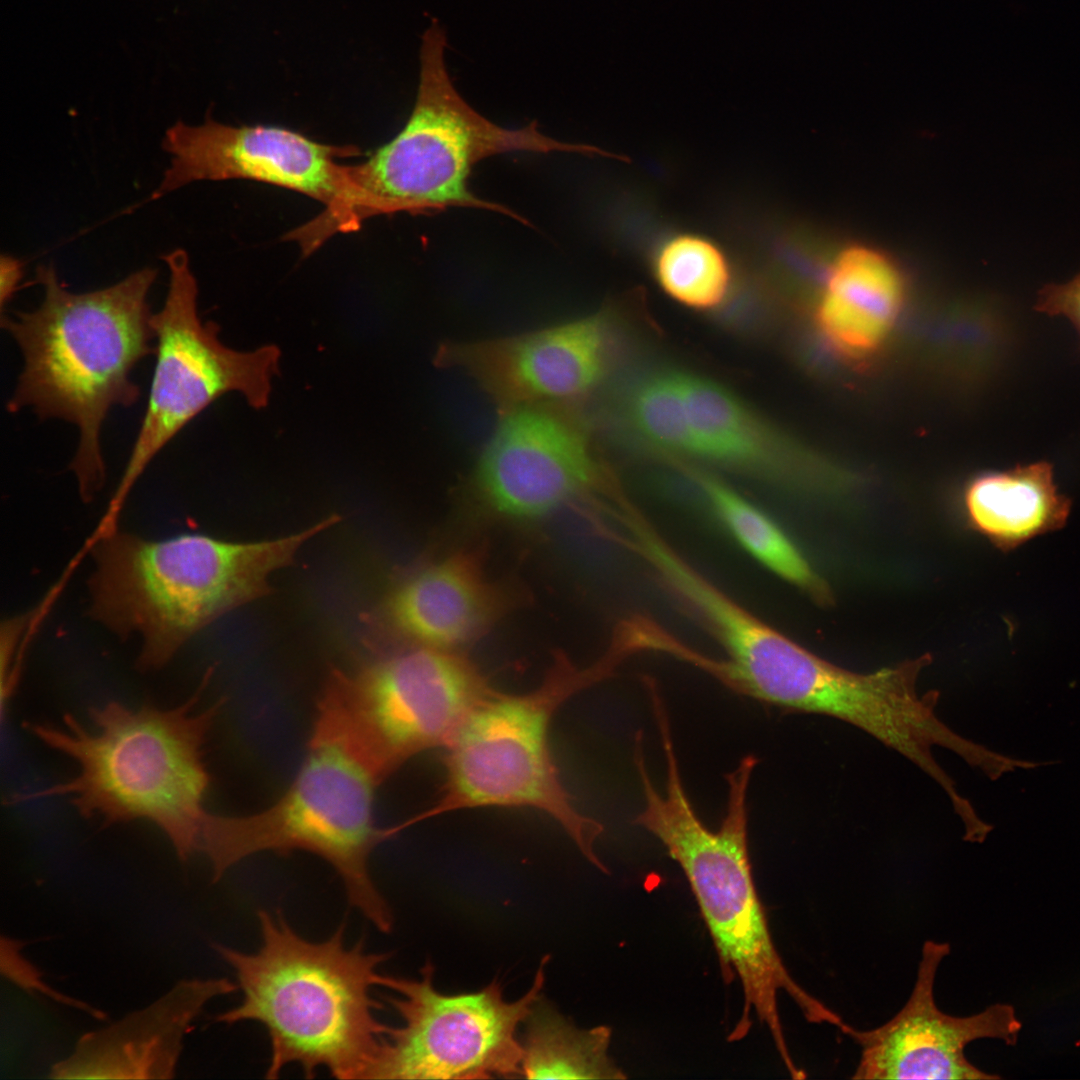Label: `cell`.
Returning <instances> with one entry per match:
<instances>
[{
    "label": "cell",
    "instance_id": "obj_12",
    "mask_svg": "<svg viewBox=\"0 0 1080 1080\" xmlns=\"http://www.w3.org/2000/svg\"><path fill=\"white\" fill-rule=\"evenodd\" d=\"M611 485L574 403L500 414L470 484L488 508L517 520L546 517Z\"/></svg>",
    "mask_w": 1080,
    "mask_h": 1080
},
{
    "label": "cell",
    "instance_id": "obj_1",
    "mask_svg": "<svg viewBox=\"0 0 1080 1080\" xmlns=\"http://www.w3.org/2000/svg\"><path fill=\"white\" fill-rule=\"evenodd\" d=\"M157 272L145 267L111 286L74 293L53 265H41L35 278L44 292L41 304L1 314V327L23 357L6 409L31 408L41 420L61 419L77 427L79 441L69 467L84 501L106 479L102 425L112 407H130L139 400L141 389L131 373L156 352L148 294Z\"/></svg>",
    "mask_w": 1080,
    "mask_h": 1080
},
{
    "label": "cell",
    "instance_id": "obj_9",
    "mask_svg": "<svg viewBox=\"0 0 1080 1080\" xmlns=\"http://www.w3.org/2000/svg\"><path fill=\"white\" fill-rule=\"evenodd\" d=\"M492 690L451 650L409 645L332 671L311 735L340 746L381 785L414 757L444 749Z\"/></svg>",
    "mask_w": 1080,
    "mask_h": 1080
},
{
    "label": "cell",
    "instance_id": "obj_20",
    "mask_svg": "<svg viewBox=\"0 0 1080 1080\" xmlns=\"http://www.w3.org/2000/svg\"><path fill=\"white\" fill-rule=\"evenodd\" d=\"M682 380L693 455L759 471L784 466L786 444L734 394L703 377Z\"/></svg>",
    "mask_w": 1080,
    "mask_h": 1080
},
{
    "label": "cell",
    "instance_id": "obj_2",
    "mask_svg": "<svg viewBox=\"0 0 1080 1080\" xmlns=\"http://www.w3.org/2000/svg\"><path fill=\"white\" fill-rule=\"evenodd\" d=\"M664 756V795L654 786L646 763L636 765L644 805L634 823L653 834L681 867L713 940L723 977L727 982L737 978L741 985L743 1012L728 1040L745 1037L754 1014L769 1030L790 1076L798 1078L803 1070L788 1049L778 1009L779 993L785 992L809 1023H825L839 1030L846 1023L793 979L773 942L748 851L747 790L758 759L745 756L726 776V812L721 826L712 831L689 801L675 750L666 749Z\"/></svg>",
    "mask_w": 1080,
    "mask_h": 1080
},
{
    "label": "cell",
    "instance_id": "obj_11",
    "mask_svg": "<svg viewBox=\"0 0 1080 1080\" xmlns=\"http://www.w3.org/2000/svg\"><path fill=\"white\" fill-rule=\"evenodd\" d=\"M544 959L531 988L518 1000L503 997L494 980L480 991L446 995L427 962L420 978L383 975L381 987L401 1024L390 1027L368 1079H488L522 1076L519 1025L528 1019L545 981Z\"/></svg>",
    "mask_w": 1080,
    "mask_h": 1080
},
{
    "label": "cell",
    "instance_id": "obj_10",
    "mask_svg": "<svg viewBox=\"0 0 1080 1080\" xmlns=\"http://www.w3.org/2000/svg\"><path fill=\"white\" fill-rule=\"evenodd\" d=\"M162 259L169 285L162 308L151 318L156 362L146 411L123 474L95 528L99 535L118 529L139 477L182 428L227 393H238L250 406L264 408L279 374L281 353L276 346L229 348L220 341L217 324L201 320L198 285L185 250L175 249Z\"/></svg>",
    "mask_w": 1080,
    "mask_h": 1080
},
{
    "label": "cell",
    "instance_id": "obj_3",
    "mask_svg": "<svg viewBox=\"0 0 1080 1080\" xmlns=\"http://www.w3.org/2000/svg\"><path fill=\"white\" fill-rule=\"evenodd\" d=\"M200 689L172 708H131L110 701L90 711V725L66 714L60 725L25 728L77 766L74 776L10 802L64 797L104 824L145 820L158 827L186 862L199 852L209 811L211 775L205 745L219 704L200 709Z\"/></svg>",
    "mask_w": 1080,
    "mask_h": 1080
},
{
    "label": "cell",
    "instance_id": "obj_26",
    "mask_svg": "<svg viewBox=\"0 0 1080 1080\" xmlns=\"http://www.w3.org/2000/svg\"><path fill=\"white\" fill-rule=\"evenodd\" d=\"M1 941L2 946L6 948V951L2 948V952L7 955V965L17 968V970L15 968L9 967L2 968L6 969L7 977H9L11 980L19 976H26L25 979L23 978L17 981L18 985L27 989H36L42 994L47 995L58 1002L83 1010L97 1019L103 1020L106 1018L105 1014L101 1010L95 1009L84 1002L70 998L61 993H56L57 991H54L50 987L44 985V983L41 981V976H39L40 973L36 969V967H34L30 962H28L27 959L19 955L18 952L23 947L22 942L9 937L6 938L4 936H2Z\"/></svg>",
    "mask_w": 1080,
    "mask_h": 1080
},
{
    "label": "cell",
    "instance_id": "obj_8",
    "mask_svg": "<svg viewBox=\"0 0 1080 1080\" xmlns=\"http://www.w3.org/2000/svg\"><path fill=\"white\" fill-rule=\"evenodd\" d=\"M378 786L340 746L311 736L292 781L270 806L248 815L209 813L199 852L207 857L214 881L254 854L312 853L338 873L350 904L378 930L389 932L392 912L369 870L373 850L393 836L390 827L376 823Z\"/></svg>",
    "mask_w": 1080,
    "mask_h": 1080
},
{
    "label": "cell",
    "instance_id": "obj_23",
    "mask_svg": "<svg viewBox=\"0 0 1080 1080\" xmlns=\"http://www.w3.org/2000/svg\"><path fill=\"white\" fill-rule=\"evenodd\" d=\"M696 480L714 513L747 552L817 600H830L826 583L769 517L717 479L701 474Z\"/></svg>",
    "mask_w": 1080,
    "mask_h": 1080
},
{
    "label": "cell",
    "instance_id": "obj_21",
    "mask_svg": "<svg viewBox=\"0 0 1080 1080\" xmlns=\"http://www.w3.org/2000/svg\"><path fill=\"white\" fill-rule=\"evenodd\" d=\"M522 1043V1076L529 1079H623L609 1056L607 1026L579 1029L556 1010L535 1004Z\"/></svg>",
    "mask_w": 1080,
    "mask_h": 1080
},
{
    "label": "cell",
    "instance_id": "obj_28",
    "mask_svg": "<svg viewBox=\"0 0 1080 1080\" xmlns=\"http://www.w3.org/2000/svg\"><path fill=\"white\" fill-rule=\"evenodd\" d=\"M23 263L11 255L0 257V306L1 313L11 300L23 277Z\"/></svg>",
    "mask_w": 1080,
    "mask_h": 1080
},
{
    "label": "cell",
    "instance_id": "obj_5",
    "mask_svg": "<svg viewBox=\"0 0 1080 1080\" xmlns=\"http://www.w3.org/2000/svg\"><path fill=\"white\" fill-rule=\"evenodd\" d=\"M339 521L332 514L297 533L253 542L200 533L156 540L117 529L89 551V614L118 637L139 641L141 670L160 669L202 629L271 593V575Z\"/></svg>",
    "mask_w": 1080,
    "mask_h": 1080
},
{
    "label": "cell",
    "instance_id": "obj_24",
    "mask_svg": "<svg viewBox=\"0 0 1080 1080\" xmlns=\"http://www.w3.org/2000/svg\"><path fill=\"white\" fill-rule=\"evenodd\" d=\"M631 433L657 451L693 455L682 373L659 371L639 379L622 402Z\"/></svg>",
    "mask_w": 1080,
    "mask_h": 1080
},
{
    "label": "cell",
    "instance_id": "obj_7",
    "mask_svg": "<svg viewBox=\"0 0 1080 1080\" xmlns=\"http://www.w3.org/2000/svg\"><path fill=\"white\" fill-rule=\"evenodd\" d=\"M601 680L595 665L580 669L558 655L535 688L518 694L493 689L443 749L444 780L437 799L397 830L459 810L532 809L552 819L591 864L607 873L595 851L603 825L576 805L549 739L560 708Z\"/></svg>",
    "mask_w": 1080,
    "mask_h": 1080
},
{
    "label": "cell",
    "instance_id": "obj_22",
    "mask_svg": "<svg viewBox=\"0 0 1080 1080\" xmlns=\"http://www.w3.org/2000/svg\"><path fill=\"white\" fill-rule=\"evenodd\" d=\"M649 266L666 295L697 310L718 308L734 285L728 254L696 232L675 231L660 237L650 249Z\"/></svg>",
    "mask_w": 1080,
    "mask_h": 1080
},
{
    "label": "cell",
    "instance_id": "obj_18",
    "mask_svg": "<svg viewBox=\"0 0 1080 1080\" xmlns=\"http://www.w3.org/2000/svg\"><path fill=\"white\" fill-rule=\"evenodd\" d=\"M475 562L450 556L409 576L383 606L387 626L410 645L451 650L477 636L496 615V596Z\"/></svg>",
    "mask_w": 1080,
    "mask_h": 1080
},
{
    "label": "cell",
    "instance_id": "obj_14",
    "mask_svg": "<svg viewBox=\"0 0 1080 1080\" xmlns=\"http://www.w3.org/2000/svg\"><path fill=\"white\" fill-rule=\"evenodd\" d=\"M170 166L149 200L196 181L248 179L305 194L325 209L341 194L345 165L354 146L316 142L293 130L267 125L231 126L207 118L201 125L177 121L162 140Z\"/></svg>",
    "mask_w": 1080,
    "mask_h": 1080
},
{
    "label": "cell",
    "instance_id": "obj_17",
    "mask_svg": "<svg viewBox=\"0 0 1080 1080\" xmlns=\"http://www.w3.org/2000/svg\"><path fill=\"white\" fill-rule=\"evenodd\" d=\"M906 282L879 249L853 245L830 266L814 311L824 344L849 361L872 358L887 344L901 316Z\"/></svg>",
    "mask_w": 1080,
    "mask_h": 1080
},
{
    "label": "cell",
    "instance_id": "obj_25",
    "mask_svg": "<svg viewBox=\"0 0 1080 1080\" xmlns=\"http://www.w3.org/2000/svg\"><path fill=\"white\" fill-rule=\"evenodd\" d=\"M38 628L34 609L1 624V714L13 696L21 673L23 654Z\"/></svg>",
    "mask_w": 1080,
    "mask_h": 1080
},
{
    "label": "cell",
    "instance_id": "obj_6",
    "mask_svg": "<svg viewBox=\"0 0 1080 1080\" xmlns=\"http://www.w3.org/2000/svg\"><path fill=\"white\" fill-rule=\"evenodd\" d=\"M447 37L432 19L420 47L419 84L404 127L359 164L345 165L336 204L306 223L321 245L338 232L358 230L372 216L409 212L433 214L451 207L498 212L527 223L501 204L469 188L473 167L490 156L511 152L602 154L596 147L566 143L542 134L534 121L503 128L474 110L459 94L445 61Z\"/></svg>",
    "mask_w": 1080,
    "mask_h": 1080
},
{
    "label": "cell",
    "instance_id": "obj_4",
    "mask_svg": "<svg viewBox=\"0 0 1080 1080\" xmlns=\"http://www.w3.org/2000/svg\"><path fill=\"white\" fill-rule=\"evenodd\" d=\"M261 945L245 953L215 944L234 970L242 1000L215 1022L254 1021L271 1046L267 1078L292 1064L314 1077L324 1068L338 1079H368L389 1031L377 1018L373 990L386 953L348 946L341 926L324 941L299 935L280 913H258Z\"/></svg>",
    "mask_w": 1080,
    "mask_h": 1080
},
{
    "label": "cell",
    "instance_id": "obj_19",
    "mask_svg": "<svg viewBox=\"0 0 1080 1080\" xmlns=\"http://www.w3.org/2000/svg\"><path fill=\"white\" fill-rule=\"evenodd\" d=\"M969 525L1004 552L1062 528L1071 500L1058 492L1053 466L1046 461L985 472L966 486Z\"/></svg>",
    "mask_w": 1080,
    "mask_h": 1080
},
{
    "label": "cell",
    "instance_id": "obj_15",
    "mask_svg": "<svg viewBox=\"0 0 1080 1080\" xmlns=\"http://www.w3.org/2000/svg\"><path fill=\"white\" fill-rule=\"evenodd\" d=\"M950 945L923 944L916 980L904 1006L884 1024L860 1030L847 1024L841 1032L860 1047L853 1079H997L974 1066L966 1046L978 1039L1016 1043L1021 1023L1012 1006L994 1004L970 1016H953L939 1009L934 986Z\"/></svg>",
    "mask_w": 1080,
    "mask_h": 1080
},
{
    "label": "cell",
    "instance_id": "obj_13",
    "mask_svg": "<svg viewBox=\"0 0 1080 1080\" xmlns=\"http://www.w3.org/2000/svg\"><path fill=\"white\" fill-rule=\"evenodd\" d=\"M599 312L526 333L441 344L435 360L469 376L500 414L526 405L574 403L607 374L614 333Z\"/></svg>",
    "mask_w": 1080,
    "mask_h": 1080
},
{
    "label": "cell",
    "instance_id": "obj_27",
    "mask_svg": "<svg viewBox=\"0 0 1080 1080\" xmlns=\"http://www.w3.org/2000/svg\"><path fill=\"white\" fill-rule=\"evenodd\" d=\"M1034 309L1049 316L1070 320L1080 338V272L1066 283H1048L1037 295Z\"/></svg>",
    "mask_w": 1080,
    "mask_h": 1080
},
{
    "label": "cell",
    "instance_id": "obj_16",
    "mask_svg": "<svg viewBox=\"0 0 1080 1080\" xmlns=\"http://www.w3.org/2000/svg\"><path fill=\"white\" fill-rule=\"evenodd\" d=\"M237 988L226 978L182 979L146 1007L83 1034L49 1077L172 1079L193 1022L208 1002Z\"/></svg>",
    "mask_w": 1080,
    "mask_h": 1080
}]
</instances>
